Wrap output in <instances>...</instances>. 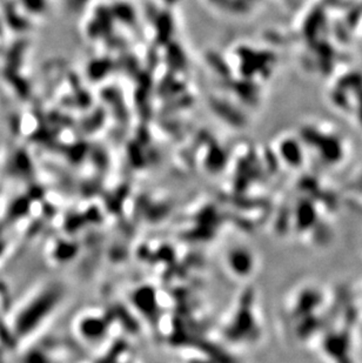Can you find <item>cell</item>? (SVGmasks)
Here are the masks:
<instances>
[{
  "label": "cell",
  "mask_w": 362,
  "mask_h": 363,
  "mask_svg": "<svg viewBox=\"0 0 362 363\" xmlns=\"http://www.w3.org/2000/svg\"><path fill=\"white\" fill-rule=\"evenodd\" d=\"M356 308H358V312H359V315L362 316V287L361 291H360L359 295L356 296Z\"/></svg>",
  "instance_id": "cell-1"
}]
</instances>
